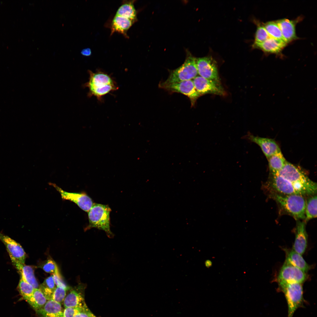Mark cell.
<instances>
[{
  "label": "cell",
  "mask_w": 317,
  "mask_h": 317,
  "mask_svg": "<svg viewBox=\"0 0 317 317\" xmlns=\"http://www.w3.org/2000/svg\"><path fill=\"white\" fill-rule=\"evenodd\" d=\"M0 240L5 246L14 266L16 267L20 264H24L26 256L22 246L8 236L1 233Z\"/></svg>",
  "instance_id": "30bf717a"
},
{
  "label": "cell",
  "mask_w": 317,
  "mask_h": 317,
  "mask_svg": "<svg viewBox=\"0 0 317 317\" xmlns=\"http://www.w3.org/2000/svg\"><path fill=\"white\" fill-rule=\"evenodd\" d=\"M60 193L63 200H68L73 202L81 209L88 212L93 204L91 198L85 193H75L67 192L63 190L56 184L50 183Z\"/></svg>",
  "instance_id": "7c38bea8"
},
{
  "label": "cell",
  "mask_w": 317,
  "mask_h": 317,
  "mask_svg": "<svg viewBox=\"0 0 317 317\" xmlns=\"http://www.w3.org/2000/svg\"><path fill=\"white\" fill-rule=\"evenodd\" d=\"M270 38L284 41L281 31L276 21H270L263 23Z\"/></svg>",
  "instance_id": "83f0119b"
},
{
  "label": "cell",
  "mask_w": 317,
  "mask_h": 317,
  "mask_svg": "<svg viewBox=\"0 0 317 317\" xmlns=\"http://www.w3.org/2000/svg\"><path fill=\"white\" fill-rule=\"evenodd\" d=\"M67 290L63 287L56 286L53 292L52 299L60 303L63 302Z\"/></svg>",
  "instance_id": "4dcf8cb0"
},
{
  "label": "cell",
  "mask_w": 317,
  "mask_h": 317,
  "mask_svg": "<svg viewBox=\"0 0 317 317\" xmlns=\"http://www.w3.org/2000/svg\"><path fill=\"white\" fill-rule=\"evenodd\" d=\"M196 63L199 76L209 80L220 82L217 63L212 57L196 58Z\"/></svg>",
  "instance_id": "9c48e42d"
},
{
  "label": "cell",
  "mask_w": 317,
  "mask_h": 317,
  "mask_svg": "<svg viewBox=\"0 0 317 317\" xmlns=\"http://www.w3.org/2000/svg\"><path fill=\"white\" fill-rule=\"evenodd\" d=\"M18 289L23 298L27 301L32 296L35 289L21 276L18 285Z\"/></svg>",
  "instance_id": "f1b7e54d"
},
{
  "label": "cell",
  "mask_w": 317,
  "mask_h": 317,
  "mask_svg": "<svg viewBox=\"0 0 317 317\" xmlns=\"http://www.w3.org/2000/svg\"><path fill=\"white\" fill-rule=\"evenodd\" d=\"M61 303L53 299L48 300L42 308L36 311L39 317H63Z\"/></svg>",
  "instance_id": "ffe728a7"
},
{
  "label": "cell",
  "mask_w": 317,
  "mask_h": 317,
  "mask_svg": "<svg viewBox=\"0 0 317 317\" xmlns=\"http://www.w3.org/2000/svg\"><path fill=\"white\" fill-rule=\"evenodd\" d=\"M81 53L82 55L85 56H89L92 54L91 50L90 48H86L82 50Z\"/></svg>",
  "instance_id": "d590c367"
},
{
  "label": "cell",
  "mask_w": 317,
  "mask_h": 317,
  "mask_svg": "<svg viewBox=\"0 0 317 317\" xmlns=\"http://www.w3.org/2000/svg\"><path fill=\"white\" fill-rule=\"evenodd\" d=\"M134 0L123 1L115 15L126 17L136 22L137 12L134 6Z\"/></svg>",
  "instance_id": "7402d4cb"
},
{
  "label": "cell",
  "mask_w": 317,
  "mask_h": 317,
  "mask_svg": "<svg viewBox=\"0 0 317 317\" xmlns=\"http://www.w3.org/2000/svg\"><path fill=\"white\" fill-rule=\"evenodd\" d=\"M53 275L47 278L41 284L39 289L48 300L52 299L53 292L56 288Z\"/></svg>",
  "instance_id": "484cf974"
},
{
  "label": "cell",
  "mask_w": 317,
  "mask_h": 317,
  "mask_svg": "<svg viewBox=\"0 0 317 317\" xmlns=\"http://www.w3.org/2000/svg\"><path fill=\"white\" fill-rule=\"evenodd\" d=\"M272 188L284 195H304L293 183L278 174L272 175L271 181Z\"/></svg>",
  "instance_id": "5bb4252c"
},
{
  "label": "cell",
  "mask_w": 317,
  "mask_h": 317,
  "mask_svg": "<svg viewBox=\"0 0 317 317\" xmlns=\"http://www.w3.org/2000/svg\"><path fill=\"white\" fill-rule=\"evenodd\" d=\"M276 174L292 182L304 195L314 194L316 193V183L298 168L287 161L282 169Z\"/></svg>",
  "instance_id": "7a4b0ae2"
},
{
  "label": "cell",
  "mask_w": 317,
  "mask_h": 317,
  "mask_svg": "<svg viewBox=\"0 0 317 317\" xmlns=\"http://www.w3.org/2000/svg\"><path fill=\"white\" fill-rule=\"evenodd\" d=\"M43 269L46 272L53 274L59 275L58 270L56 263L51 259H49L43 265Z\"/></svg>",
  "instance_id": "1f68e13d"
},
{
  "label": "cell",
  "mask_w": 317,
  "mask_h": 317,
  "mask_svg": "<svg viewBox=\"0 0 317 317\" xmlns=\"http://www.w3.org/2000/svg\"><path fill=\"white\" fill-rule=\"evenodd\" d=\"M111 211V209L107 205L93 204L88 212L89 224L85 230L96 228L104 231L108 237L113 238L114 235L111 231L110 227Z\"/></svg>",
  "instance_id": "3957f363"
},
{
  "label": "cell",
  "mask_w": 317,
  "mask_h": 317,
  "mask_svg": "<svg viewBox=\"0 0 317 317\" xmlns=\"http://www.w3.org/2000/svg\"><path fill=\"white\" fill-rule=\"evenodd\" d=\"M296 232L292 249L302 255L306 251L308 242V236L306 230L305 223L304 222L298 221Z\"/></svg>",
  "instance_id": "2e32d148"
},
{
  "label": "cell",
  "mask_w": 317,
  "mask_h": 317,
  "mask_svg": "<svg viewBox=\"0 0 317 317\" xmlns=\"http://www.w3.org/2000/svg\"><path fill=\"white\" fill-rule=\"evenodd\" d=\"M88 72L89 80L83 85V87L88 88V97L94 96L101 101L103 96L118 89L115 81L107 73L100 70L93 72L89 70Z\"/></svg>",
  "instance_id": "6da1fadb"
},
{
  "label": "cell",
  "mask_w": 317,
  "mask_h": 317,
  "mask_svg": "<svg viewBox=\"0 0 317 317\" xmlns=\"http://www.w3.org/2000/svg\"><path fill=\"white\" fill-rule=\"evenodd\" d=\"M53 277L56 286L60 287L66 289L67 290L69 289V288L61 280L59 275L53 274Z\"/></svg>",
  "instance_id": "836d02e7"
},
{
  "label": "cell",
  "mask_w": 317,
  "mask_h": 317,
  "mask_svg": "<svg viewBox=\"0 0 317 317\" xmlns=\"http://www.w3.org/2000/svg\"><path fill=\"white\" fill-rule=\"evenodd\" d=\"M88 309L86 306L82 310L77 313L74 317H89L88 312Z\"/></svg>",
  "instance_id": "e575fe53"
},
{
  "label": "cell",
  "mask_w": 317,
  "mask_h": 317,
  "mask_svg": "<svg viewBox=\"0 0 317 317\" xmlns=\"http://www.w3.org/2000/svg\"><path fill=\"white\" fill-rule=\"evenodd\" d=\"M135 22L127 17L115 15L111 23V35L117 32L122 34L125 38H128L127 31Z\"/></svg>",
  "instance_id": "d6986e66"
},
{
  "label": "cell",
  "mask_w": 317,
  "mask_h": 317,
  "mask_svg": "<svg viewBox=\"0 0 317 317\" xmlns=\"http://www.w3.org/2000/svg\"><path fill=\"white\" fill-rule=\"evenodd\" d=\"M242 138L257 144L267 158L281 151L278 145L272 139L255 136L249 132Z\"/></svg>",
  "instance_id": "4fadbf2b"
},
{
  "label": "cell",
  "mask_w": 317,
  "mask_h": 317,
  "mask_svg": "<svg viewBox=\"0 0 317 317\" xmlns=\"http://www.w3.org/2000/svg\"><path fill=\"white\" fill-rule=\"evenodd\" d=\"M255 22L257 26V28L255 35L254 43H262L270 37L263 23H261L257 21H255Z\"/></svg>",
  "instance_id": "f546056e"
},
{
  "label": "cell",
  "mask_w": 317,
  "mask_h": 317,
  "mask_svg": "<svg viewBox=\"0 0 317 317\" xmlns=\"http://www.w3.org/2000/svg\"><path fill=\"white\" fill-rule=\"evenodd\" d=\"M84 284H80L66 296L63 301L64 306L67 307L83 308L86 305L84 299Z\"/></svg>",
  "instance_id": "9a60e30c"
},
{
  "label": "cell",
  "mask_w": 317,
  "mask_h": 317,
  "mask_svg": "<svg viewBox=\"0 0 317 317\" xmlns=\"http://www.w3.org/2000/svg\"><path fill=\"white\" fill-rule=\"evenodd\" d=\"M88 312L89 317H96L89 309L88 310Z\"/></svg>",
  "instance_id": "8d00e7d4"
},
{
  "label": "cell",
  "mask_w": 317,
  "mask_h": 317,
  "mask_svg": "<svg viewBox=\"0 0 317 317\" xmlns=\"http://www.w3.org/2000/svg\"><path fill=\"white\" fill-rule=\"evenodd\" d=\"M192 80L195 89L201 96L206 94L219 95L225 94L220 82L207 79L199 75Z\"/></svg>",
  "instance_id": "8fae6325"
},
{
  "label": "cell",
  "mask_w": 317,
  "mask_h": 317,
  "mask_svg": "<svg viewBox=\"0 0 317 317\" xmlns=\"http://www.w3.org/2000/svg\"><path fill=\"white\" fill-rule=\"evenodd\" d=\"M48 300L39 288L35 289L31 298L27 301L35 310L43 307Z\"/></svg>",
  "instance_id": "d4e9b609"
},
{
  "label": "cell",
  "mask_w": 317,
  "mask_h": 317,
  "mask_svg": "<svg viewBox=\"0 0 317 317\" xmlns=\"http://www.w3.org/2000/svg\"><path fill=\"white\" fill-rule=\"evenodd\" d=\"M306 220L317 217V196L313 195L309 198L306 202L305 209Z\"/></svg>",
  "instance_id": "4316f807"
},
{
  "label": "cell",
  "mask_w": 317,
  "mask_h": 317,
  "mask_svg": "<svg viewBox=\"0 0 317 317\" xmlns=\"http://www.w3.org/2000/svg\"><path fill=\"white\" fill-rule=\"evenodd\" d=\"M278 289L284 294L288 308L287 317H293L296 311L305 301L302 284L278 282Z\"/></svg>",
  "instance_id": "277c9868"
},
{
  "label": "cell",
  "mask_w": 317,
  "mask_h": 317,
  "mask_svg": "<svg viewBox=\"0 0 317 317\" xmlns=\"http://www.w3.org/2000/svg\"><path fill=\"white\" fill-rule=\"evenodd\" d=\"M159 87L170 92L181 93L188 97L192 106L194 105L201 95L195 89L192 80L184 81L168 85L159 84Z\"/></svg>",
  "instance_id": "52a82bcc"
},
{
  "label": "cell",
  "mask_w": 317,
  "mask_h": 317,
  "mask_svg": "<svg viewBox=\"0 0 317 317\" xmlns=\"http://www.w3.org/2000/svg\"><path fill=\"white\" fill-rule=\"evenodd\" d=\"M287 44L284 41L269 37L262 42L254 43L252 47L259 49L266 53L277 54L281 51Z\"/></svg>",
  "instance_id": "ac0fdd59"
},
{
  "label": "cell",
  "mask_w": 317,
  "mask_h": 317,
  "mask_svg": "<svg viewBox=\"0 0 317 317\" xmlns=\"http://www.w3.org/2000/svg\"><path fill=\"white\" fill-rule=\"evenodd\" d=\"M267 159L269 169L272 175L278 174L287 162L281 151L273 155Z\"/></svg>",
  "instance_id": "603a6c76"
},
{
  "label": "cell",
  "mask_w": 317,
  "mask_h": 317,
  "mask_svg": "<svg viewBox=\"0 0 317 317\" xmlns=\"http://www.w3.org/2000/svg\"><path fill=\"white\" fill-rule=\"evenodd\" d=\"M273 197L287 213L296 219L305 218L306 201L300 195L274 194Z\"/></svg>",
  "instance_id": "8992f818"
},
{
  "label": "cell",
  "mask_w": 317,
  "mask_h": 317,
  "mask_svg": "<svg viewBox=\"0 0 317 317\" xmlns=\"http://www.w3.org/2000/svg\"><path fill=\"white\" fill-rule=\"evenodd\" d=\"M301 18L294 20L283 19L276 21L279 27L283 38L287 43L298 39L296 33V26Z\"/></svg>",
  "instance_id": "e0dca14e"
},
{
  "label": "cell",
  "mask_w": 317,
  "mask_h": 317,
  "mask_svg": "<svg viewBox=\"0 0 317 317\" xmlns=\"http://www.w3.org/2000/svg\"><path fill=\"white\" fill-rule=\"evenodd\" d=\"M17 269L20 273L21 276L31 285L34 289L39 288L38 284L34 276L33 270L31 266L24 264Z\"/></svg>",
  "instance_id": "cb8c5ba5"
},
{
  "label": "cell",
  "mask_w": 317,
  "mask_h": 317,
  "mask_svg": "<svg viewBox=\"0 0 317 317\" xmlns=\"http://www.w3.org/2000/svg\"><path fill=\"white\" fill-rule=\"evenodd\" d=\"M84 307L65 308L63 311V317H74L77 313L82 310Z\"/></svg>",
  "instance_id": "d6a6232c"
},
{
  "label": "cell",
  "mask_w": 317,
  "mask_h": 317,
  "mask_svg": "<svg viewBox=\"0 0 317 317\" xmlns=\"http://www.w3.org/2000/svg\"><path fill=\"white\" fill-rule=\"evenodd\" d=\"M307 278L306 273L285 261L279 271L277 280L278 282L302 284Z\"/></svg>",
  "instance_id": "ba28073f"
},
{
  "label": "cell",
  "mask_w": 317,
  "mask_h": 317,
  "mask_svg": "<svg viewBox=\"0 0 317 317\" xmlns=\"http://www.w3.org/2000/svg\"><path fill=\"white\" fill-rule=\"evenodd\" d=\"M286 254L285 262L297 267L306 273L311 269L308 264L302 257L301 255L293 249H284Z\"/></svg>",
  "instance_id": "44dd1931"
},
{
  "label": "cell",
  "mask_w": 317,
  "mask_h": 317,
  "mask_svg": "<svg viewBox=\"0 0 317 317\" xmlns=\"http://www.w3.org/2000/svg\"><path fill=\"white\" fill-rule=\"evenodd\" d=\"M198 75L196 58L188 54L183 63L178 68L170 71L166 80L159 84L166 85L182 81L192 80Z\"/></svg>",
  "instance_id": "5b68a950"
}]
</instances>
